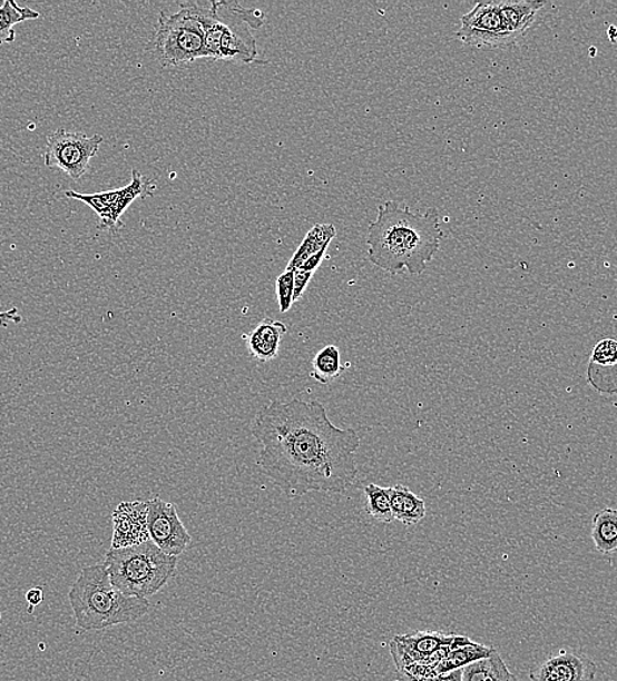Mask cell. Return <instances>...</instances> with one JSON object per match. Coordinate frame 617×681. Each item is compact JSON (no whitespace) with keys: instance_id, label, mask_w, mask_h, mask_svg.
Listing matches in <instances>:
<instances>
[{"instance_id":"7402d4cb","label":"cell","mask_w":617,"mask_h":681,"mask_svg":"<svg viewBox=\"0 0 617 681\" xmlns=\"http://www.w3.org/2000/svg\"><path fill=\"white\" fill-rule=\"evenodd\" d=\"M364 494L366 499V513H369L373 520L385 524L394 521L386 487L370 484L364 486Z\"/></svg>"},{"instance_id":"30bf717a","label":"cell","mask_w":617,"mask_h":681,"mask_svg":"<svg viewBox=\"0 0 617 681\" xmlns=\"http://www.w3.org/2000/svg\"><path fill=\"white\" fill-rule=\"evenodd\" d=\"M148 503V530L154 544L170 556L179 557L193 542L174 503L154 497Z\"/></svg>"},{"instance_id":"8fae6325","label":"cell","mask_w":617,"mask_h":681,"mask_svg":"<svg viewBox=\"0 0 617 681\" xmlns=\"http://www.w3.org/2000/svg\"><path fill=\"white\" fill-rule=\"evenodd\" d=\"M597 664L589 655L565 648L531 670V681H594Z\"/></svg>"},{"instance_id":"8992f818","label":"cell","mask_w":617,"mask_h":681,"mask_svg":"<svg viewBox=\"0 0 617 681\" xmlns=\"http://www.w3.org/2000/svg\"><path fill=\"white\" fill-rule=\"evenodd\" d=\"M209 18L210 4L183 3L178 12L161 11L153 41L160 63L178 68L207 58L204 37Z\"/></svg>"},{"instance_id":"f1b7e54d","label":"cell","mask_w":617,"mask_h":681,"mask_svg":"<svg viewBox=\"0 0 617 681\" xmlns=\"http://www.w3.org/2000/svg\"><path fill=\"white\" fill-rule=\"evenodd\" d=\"M608 37H609V40H611L613 42L617 41V27L615 26L609 27Z\"/></svg>"},{"instance_id":"44dd1931","label":"cell","mask_w":617,"mask_h":681,"mask_svg":"<svg viewBox=\"0 0 617 681\" xmlns=\"http://www.w3.org/2000/svg\"><path fill=\"white\" fill-rule=\"evenodd\" d=\"M40 13L38 11L28 9V7H20L13 0H6L0 3V43L13 42L14 32L13 27L23 23L26 20L39 19Z\"/></svg>"},{"instance_id":"4fadbf2b","label":"cell","mask_w":617,"mask_h":681,"mask_svg":"<svg viewBox=\"0 0 617 681\" xmlns=\"http://www.w3.org/2000/svg\"><path fill=\"white\" fill-rule=\"evenodd\" d=\"M587 383L600 395H617V340L600 339L594 346L587 367Z\"/></svg>"},{"instance_id":"e0dca14e","label":"cell","mask_w":617,"mask_h":681,"mask_svg":"<svg viewBox=\"0 0 617 681\" xmlns=\"http://www.w3.org/2000/svg\"><path fill=\"white\" fill-rule=\"evenodd\" d=\"M591 539L595 550L605 556L617 552V510L607 507L594 515Z\"/></svg>"},{"instance_id":"7c38bea8","label":"cell","mask_w":617,"mask_h":681,"mask_svg":"<svg viewBox=\"0 0 617 681\" xmlns=\"http://www.w3.org/2000/svg\"><path fill=\"white\" fill-rule=\"evenodd\" d=\"M112 522L111 550L149 542L148 503L146 501L121 502L114 511Z\"/></svg>"},{"instance_id":"5bb4252c","label":"cell","mask_w":617,"mask_h":681,"mask_svg":"<svg viewBox=\"0 0 617 681\" xmlns=\"http://www.w3.org/2000/svg\"><path fill=\"white\" fill-rule=\"evenodd\" d=\"M286 333L288 328L284 323L264 318L252 332L244 335V338L254 359L270 362L277 357L283 336Z\"/></svg>"},{"instance_id":"603a6c76","label":"cell","mask_w":617,"mask_h":681,"mask_svg":"<svg viewBox=\"0 0 617 681\" xmlns=\"http://www.w3.org/2000/svg\"><path fill=\"white\" fill-rule=\"evenodd\" d=\"M293 290H295V277L293 272L284 270L276 279V295L281 313H288L293 305Z\"/></svg>"},{"instance_id":"ba28073f","label":"cell","mask_w":617,"mask_h":681,"mask_svg":"<svg viewBox=\"0 0 617 681\" xmlns=\"http://www.w3.org/2000/svg\"><path fill=\"white\" fill-rule=\"evenodd\" d=\"M459 40L477 48H509L519 40L503 17L501 2L477 3L464 17Z\"/></svg>"},{"instance_id":"2e32d148","label":"cell","mask_w":617,"mask_h":681,"mask_svg":"<svg viewBox=\"0 0 617 681\" xmlns=\"http://www.w3.org/2000/svg\"><path fill=\"white\" fill-rule=\"evenodd\" d=\"M335 236L336 228L334 225H315L311 231L306 234L305 239L303 243H301L296 254L291 258L288 266H286V270L295 272L301 265L306 263L308 258L323 254V251L326 254L327 247L330 246V243L333 241Z\"/></svg>"},{"instance_id":"d6986e66","label":"cell","mask_w":617,"mask_h":681,"mask_svg":"<svg viewBox=\"0 0 617 681\" xmlns=\"http://www.w3.org/2000/svg\"><path fill=\"white\" fill-rule=\"evenodd\" d=\"M494 648L482 645V643L469 640L464 645L454 648L447 658L440 662L435 669H433V675H442V673L451 672L454 670L464 669L466 665L472 664L477 661H481L483 658H488L493 654Z\"/></svg>"},{"instance_id":"83f0119b","label":"cell","mask_w":617,"mask_h":681,"mask_svg":"<svg viewBox=\"0 0 617 681\" xmlns=\"http://www.w3.org/2000/svg\"><path fill=\"white\" fill-rule=\"evenodd\" d=\"M26 601L29 606L39 605L43 601V591L40 588H32L27 591Z\"/></svg>"},{"instance_id":"d4e9b609","label":"cell","mask_w":617,"mask_h":681,"mask_svg":"<svg viewBox=\"0 0 617 681\" xmlns=\"http://www.w3.org/2000/svg\"><path fill=\"white\" fill-rule=\"evenodd\" d=\"M23 322V317L19 314L18 308H11L0 313V327H7L10 323L20 324Z\"/></svg>"},{"instance_id":"ffe728a7","label":"cell","mask_w":617,"mask_h":681,"mask_svg":"<svg viewBox=\"0 0 617 681\" xmlns=\"http://www.w3.org/2000/svg\"><path fill=\"white\" fill-rule=\"evenodd\" d=\"M347 367L349 364L342 365L340 349L335 345H329L315 354L312 377L315 382L327 386L346 372Z\"/></svg>"},{"instance_id":"4316f807","label":"cell","mask_w":617,"mask_h":681,"mask_svg":"<svg viewBox=\"0 0 617 681\" xmlns=\"http://www.w3.org/2000/svg\"><path fill=\"white\" fill-rule=\"evenodd\" d=\"M323 256H325V251H323V254H319L313 256L312 258H308V260L301 265L298 269L314 274L315 270L320 268V265L323 260Z\"/></svg>"},{"instance_id":"f546056e","label":"cell","mask_w":617,"mask_h":681,"mask_svg":"<svg viewBox=\"0 0 617 681\" xmlns=\"http://www.w3.org/2000/svg\"><path fill=\"white\" fill-rule=\"evenodd\" d=\"M0 621H2V613H0Z\"/></svg>"},{"instance_id":"484cf974","label":"cell","mask_w":617,"mask_h":681,"mask_svg":"<svg viewBox=\"0 0 617 681\" xmlns=\"http://www.w3.org/2000/svg\"><path fill=\"white\" fill-rule=\"evenodd\" d=\"M461 677H462V671L454 670L451 672L442 673V675L425 678V679H418L414 681H461Z\"/></svg>"},{"instance_id":"cb8c5ba5","label":"cell","mask_w":617,"mask_h":681,"mask_svg":"<svg viewBox=\"0 0 617 681\" xmlns=\"http://www.w3.org/2000/svg\"><path fill=\"white\" fill-rule=\"evenodd\" d=\"M313 273L304 272V270H295L293 272V277H295V290H293V303L301 299V296L306 290L308 283H311Z\"/></svg>"},{"instance_id":"9c48e42d","label":"cell","mask_w":617,"mask_h":681,"mask_svg":"<svg viewBox=\"0 0 617 681\" xmlns=\"http://www.w3.org/2000/svg\"><path fill=\"white\" fill-rule=\"evenodd\" d=\"M150 184L137 169H134L131 170V180L125 188L102 191V194L97 195H82L68 190L65 191V196L90 206L100 218L99 228L102 231L115 233L123 227L120 219L131 203L137 197L145 198L151 196Z\"/></svg>"},{"instance_id":"52a82bcc","label":"cell","mask_w":617,"mask_h":681,"mask_svg":"<svg viewBox=\"0 0 617 681\" xmlns=\"http://www.w3.org/2000/svg\"><path fill=\"white\" fill-rule=\"evenodd\" d=\"M101 136L87 137L82 132L58 129L48 138L43 162L48 168H58L78 181L90 168V160L99 152Z\"/></svg>"},{"instance_id":"9a60e30c","label":"cell","mask_w":617,"mask_h":681,"mask_svg":"<svg viewBox=\"0 0 617 681\" xmlns=\"http://www.w3.org/2000/svg\"><path fill=\"white\" fill-rule=\"evenodd\" d=\"M389 501H391L394 521L405 524L407 527L421 523L424 520L425 502L418 497L414 492L405 485L386 487Z\"/></svg>"},{"instance_id":"7a4b0ae2","label":"cell","mask_w":617,"mask_h":681,"mask_svg":"<svg viewBox=\"0 0 617 681\" xmlns=\"http://www.w3.org/2000/svg\"><path fill=\"white\" fill-rule=\"evenodd\" d=\"M442 238L437 209L420 214L386 201L379 206L378 218L369 228V258L381 270L418 276L438 254Z\"/></svg>"},{"instance_id":"ac0fdd59","label":"cell","mask_w":617,"mask_h":681,"mask_svg":"<svg viewBox=\"0 0 617 681\" xmlns=\"http://www.w3.org/2000/svg\"><path fill=\"white\" fill-rule=\"evenodd\" d=\"M461 671V681H519L497 650L490 657L466 665Z\"/></svg>"},{"instance_id":"3957f363","label":"cell","mask_w":617,"mask_h":681,"mask_svg":"<svg viewBox=\"0 0 617 681\" xmlns=\"http://www.w3.org/2000/svg\"><path fill=\"white\" fill-rule=\"evenodd\" d=\"M76 625L82 631H102L135 623L150 611L148 599L124 595L114 588L105 564L87 566L69 591Z\"/></svg>"},{"instance_id":"5b68a950","label":"cell","mask_w":617,"mask_h":681,"mask_svg":"<svg viewBox=\"0 0 617 681\" xmlns=\"http://www.w3.org/2000/svg\"><path fill=\"white\" fill-rule=\"evenodd\" d=\"M264 20L266 17L261 10L244 9L238 2H212L204 37L207 58L254 62L258 48L252 29H259Z\"/></svg>"},{"instance_id":"277c9868","label":"cell","mask_w":617,"mask_h":681,"mask_svg":"<svg viewBox=\"0 0 617 681\" xmlns=\"http://www.w3.org/2000/svg\"><path fill=\"white\" fill-rule=\"evenodd\" d=\"M105 565L114 588L124 595L148 599L166 586L176 573L178 557L149 542L109 550Z\"/></svg>"},{"instance_id":"6da1fadb","label":"cell","mask_w":617,"mask_h":681,"mask_svg":"<svg viewBox=\"0 0 617 681\" xmlns=\"http://www.w3.org/2000/svg\"><path fill=\"white\" fill-rule=\"evenodd\" d=\"M252 433L262 444L259 468L288 497L343 494L356 480L360 436L335 426L317 399H272L256 413Z\"/></svg>"}]
</instances>
